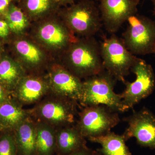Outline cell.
Listing matches in <instances>:
<instances>
[{
  "label": "cell",
  "mask_w": 155,
  "mask_h": 155,
  "mask_svg": "<svg viewBox=\"0 0 155 155\" xmlns=\"http://www.w3.org/2000/svg\"><path fill=\"white\" fill-rule=\"evenodd\" d=\"M66 69L81 80L105 70L100 44L93 37L76 39L66 49Z\"/></svg>",
  "instance_id": "cell-1"
},
{
  "label": "cell",
  "mask_w": 155,
  "mask_h": 155,
  "mask_svg": "<svg viewBox=\"0 0 155 155\" xmlns=\"http://www.w3.org/2000/svg\"><path fill=\"white\" fill-rule=\"evenodd\" d=\"M79 107L76 101L49 93L28 110L34 121L44 122L56 129L75 124Z\"/></svg>",
  "instance_id": "cell-2"
},
{
  "label": "cell",
  "mask_w": 155,
  "mask_h": 155,
  "mask_svg": "<svg viewBox=\"0 0 155 155\" xmlns=\"http://www.w3.org/2000/svg\"><path fill=\"white\" fill-rule=\"evenodd\" d=\"M117 80L105 69L103 72L84 79L79 101L81 107L104 105L118 112H125L120 94L114 91Z\"/></svg>",
  "instance_id": "cell-3"
},
{
  "label": "cell",
  "mask_w": 155,
  "mask_h": 155,
  "mask_svg": "<svg viewBox=\"0 0 155 155\" xmlns=\"http://www.w3.org/2000/svg\"><path fill=\"white\" fill-rule=\"evenodd\" d=\"M59 13L72 33L84 37H93L102 25L99 9L93 0H80Z\"/></svg>",
  "instance_id": "cell-4"
},
{
  "label": "cell",
  "mask_w": 155,
  "mask_h": 155,
  "mask_svg": "<svg viewBox=\"0 0 155 155\" xmlns=\"http://www.w3.org/2000/svg\"><path fill=\"white\" fill-rule=\"evenodd\" d=\"M100 49L105 69L116 80L125 83V77L140 58L128 51L122 39L114 34L104 39L100 44Z\"/></svg>",
  "instance_id": "cell-5"
},
{
  "label": "cell",
  "mask_w": 155,
  "mask_h": 155,
  "mask_svg": "<svg viewBox=\"0 0 155 155\" xmlns=\"http://www.w3.org/2000/svg\"><path fill=\"white\" fill-rule=\"evenodd\" d=\"M118 113L104 105L81 107L75 125L87 140L104 135L119 124Z\"/></svg>",
  "instance_id": "cell-6"
},
{
  "label": "cell",
  "mask_w": 155,
  "mask_h": 155,
  "mask_svg": "<svg viewBox=\"0 0 155 155\" xmlns=\"http://www.w3.org/2000/svg\"><path fill=\"white\" fill-rule=\"evenodd\" d=\"M127 21L122 39L128 51L135 56L155 54V21L137 14Z\"/></svg>",
  "instance_id": "cell-7"
},
{
  "label": "cell",
  "mask_w": 155,
  "mask_h": 155,
  "mask_svg": "<svg viewBox=\"0 0 155 155\" xmlns=\"http://www.w3.org/2000/svg\"><path fill=\"white\" fill-rule=\"evenodd\" d=\"M130 71L136 75L133 82L126 81L125 89L120 94L123 104L127 110L153 93L155 87V75L151 65L140 59Z\"/></svg>",
  "instance_id": "cell-8"
},
{
  "label": "cell",
  "mask_w": 155,
  "mask_h": 155,
  "mask_svg": "<svg viewBox=\"0 0 155 155\" xmlns=\"http://www.w3.org/2000/svg\"><path fill=\"white\" fill-rule=\"evenodd\" d=\"M128 124L123 135L127 141L134 137L140 146L155 150V116L143 108L124 119Z\"/></svg>",
  "instance_id": "cell-9"
},
{
  "label": "cell",
  "mask_w": 155,
  "mask_h": 155,
  "mask_svg": "<svg viewBox=\"0 0 155 155\" xmlns=\"http://www.w3.org/2000/svg\"><path fill=\"white\" fill-rule=\"evenodd\" d=\"M140 0H100L102 24L109 33L117 32L127 19L137 14Z\"/></svg>",
  "instance_id": "cell-10"
},
{
  "label": "cell",
  "mask_w": 155,
  "mask_h": 155,
  "mask_svg": "<svg viewBox=\"0 0 155 155\" xmlns=\"http://www.w3.org/2000/svg\"><path fill=\"white\" fill-rule=\"evenodd\" d=\"M47 77L49 85V93L79 102L83 86L80 79L61 66L51 68Z\"/></svg>",
  "instance_id": "cell-11"
},
{
  "label": "cell",
  "mask_w": 155,
  "mask_h": 155,
  "mask_svg": "<svg viewBox=\"0 0 155 155\" xmlns=\"http://www.w3.org/2000/svg\"><path fill=\"white\" fill-rule=\"evenodd\" d=\"M47 75L30 74L24 76L17 84L12 96L23 105L35 104L49 93Z\"/></svg>",
  "instance_id": "cell-12"
},
{
  "label": "cell",
  "mask_w": 155,
  "mask_h": 155,
  "mask_svg": "<svg viewBox=\"0 0 155 155\" xmlns=\"http://www.w3.org/2000/svg\"><path fill=\"white\" fill-rule=\"evenodd\" d=\"M40 26L38 37L43 44L48 47L67 49L76 38L66 24L50 20Z\"/></svg>",
  "instance_id": "cell-13"
},
{
  "label": "cell",
  "mask_w": 155,
  "mask_h": 155,
  "mask_svg": "<svg viewBox=\"0 0 155 155\" xmlns=\"http://www.w3.org/2000/svg\"><path fill=\"white\" fill-rule=\"evenodd\" d=\"M56 155H67L87 146L86 139L75 124L56 129Z\"/></svg>",
  "instance_id": "cell-14"
},
{
  "label": "cell",
  "mask_w": 155,
  "mask_h": 155,
  "mask_svg": "<svg viewBox=\"0 0 155 155\" xmlns=\"http://www.w3.org/2000/svg\"><path fill=\"white\" fill-rule=\"evenodd\" d=\"M23 106L13 96L0 104V126L3 130H14L31 117L28 110Z\"/></svg>",
  "instance_id": "cell-15"
},
{
  "label": "cell",
  "mask_w": 155,
  "mask_h": 155,
  "mask_svg": "<svg viewBox=\"0 0 155 155\" xmlns=\"http://www.w3.org/2000/svg\"><path fill=\"white\" fill-rule=\"evenodd\" d=\"M18 155H37L35 122L31 117L14 130Z\"/></svg>",
  "instance_id": "cell-16"
},
{
  "label": "cell",
  "mask_w": 155,
  "mask_h": 155,
  "mask_svg": "<svg viewBox=\"0 0 155 155\" xmlns=\"http://www.w3.org/2000/svg\"><path fill=\"white\" fill-rule=\"evenodd\" d=\"M17 53L22 58L25 71L31 72V74H37L36 72L41 69L43 62V54L39 48L30 41L21 40L15 44Z\"/></svg>",
  "instance_id": "cell-17"
},
{
  "label": "cell",
  "mask_w": 155,
  "mask_h": 155,
  "mask_svg": "<svg viewBox=\"0 0 155 155\" xmlns=\"http://www.w3.org/2000/svg\"><path fill=\"white\" fill-rule=\"evenodd\" d=\"M88 140L101 145V148L97 150L102 155H131L123 134L119 135L110 131L104 135L92 137Z\"/></svg>",
  "instance_id": "cell-18"
},
{
  "label": "cell",
  "mask_w": 155,
  "mask_h": 155,
  "mask_svg": "<svg viewBox=\"0 0 155 155\" xmlns=\"http://www.w3.org/2000/svg\"><path fill=\"white\" fill-rule=\"evenodd\" d=\"M26 75L22 65L11 59L5 58L0 61V84L11 93Z\"/></svg>",
  "instance_id": "cell-19"
},
{
  "label": "cell",
  "mask_w": 155,
  "mask_h": 155,
  "mask_svg": "<svg viewBox=\"0 0 155 155\" xmlns=\"http://www.w3.org/2000/svg\"><path fill=\"white\" fill-rule=\"evenodd\" d=\"M35 122L36 155L56 154V129L54 127L44 122L38 121Z\"/></svg>",
  "instance_id": "cell-20"
},
{
  "label": "cell",
  "mask_w": 155,
  "mask_h": 155,
  "mask_svg": "<svg viewBox=\"0 0 155 155\" xmlns=\"http://www.w3.org/2000/svg\"><path fill=\"white\" fill-rule=\"evenodd\" d=\"M21 8L28 18L38 19L53 14L59 10L56 0H21Z\"/></svg>",
  "instance_id": "cell-21"
},
{
  "label": "cell",
  "mask_w": 155,
  "mask_h": 155,
  "mask_svg": "<svg viewBox=\"0 0 155 155\" xmlns=\"http://www.w3.org/2000/svg\"><path fill=\"white\" fill-rule=\"evenodd\" d=\"M9 28L15 33H20L27 27L28 17L19 7L11 4L5 14Z\"/></svg>",
  "instance_id": "cell-22"
},
{
  "label": "cell",
  "mask_w": 155,
  "mask_h": 155,
  "mask_svg": "<svg viewBox=\"0 0 155 155\" xmlns=\"http://www.w3.org/2000/svg\"><path fill=\"white\" fill-rule=\"evenodd\" d=\"M0 155H18L14 130H3L0 133Z\"/></svg>",
  "instance_id": "cell-23"
},
{
  "label": "cell",
  "mask_w": 155,
  "mask_h": 155,
  "mask_svg": "<svg viewBox=\"0 0 155 155\" xmlns=\"http://www.w3.org/2000/svg\"><path fill=\"white\" fill-rule=\"evenodd\" d=\"M12 96V94L0 84V104L5 102Z\"/></svg>",
  "instance_id": "cell-24"
},
{
  "label": "cell",
  "mask_w": 155,
  "mask_h": 155,
  "mask_svg": "<svg viewBox=\"0 0 155 155\" xmlns=\"http://www.w3.org/2000/svg\"><path fill=\"white\" fill-rule=\"evenodd\" d=\"M9 27L6 21L0 20V37L5 38L9 33Z\"/></svg>",
  "instance_id": "cell-25"
},
{
  "label": "cell",
  "mask_w": 155,
  "mask_h": 155,
  "mask_svg": "<svg viewBox=\"0 0 155 155\" xmlns=\"http://www.w3.org/2000/svg\"><path fill=\"white\" fill-rule=\"evenodd\" d=\"M94 150L85 146L67 155H92Z\"/></svg>",
  "instance_id": "cell-26"
},
{
  "label": "cell",
  "mask_w": 155,
  "mask_h": 155,
  "mask_svg": "<svg viewBox=\"0 0 155 155\" xmlns=\"http://www.w3.org/2000/svg\"><path fill=\"white\" fill-rule=\"evenodd\" d=\"M14 0H0V13L5 12Z\"/></svg>",
  "instance_id": "cell-27"
},
{
  "label": "cell",
  "mask_w": 155,
  "mask_h": 155,
  "mask_svg": "<svg viewBox=\"0 0 155 155\" xmlns=\"http://www.w3.org/2000/svg\"><path fill=\"white\" fill-rule=\"evenodd\" d=\"M59 3L60 5H63L67 6V5H71L75 3V0H56Z\"/></svg>",
  "instance_id": "cell-28"
},
{
  "label": "cell",
  "mask_w": 155,
  "mask_h": 155,
  "mask_svg": "<svg viewBox=\"0 0 155 155\" xmlns=\"http://www.w3.org/2000/svg\"><path fill=\"white\" fill-rule=\"evenodd\" d=\"M92 155H102L101 153L98 151L97 150H94Z\"/></svg>",
  "instance_id": "cell-29"
},
{
  "label": "cell",
  "mask_w": 155,
  "mask_h": 155,
  "mask_svg": "<svg viewBox=\"0 0 155 155\" xmlns=\"http://www.w3.org/2000/svg\"><path fill=\"white\" fill-rule=\"evenodd\" d=\"M154 6V14L155 15V0H151Z\"/></svg>",
  "instance_id": "cell-30"
},
{
  "label": "cell",
  "mask_w": 155,
  "mask_h": 155,
  "mask_svg": "<svg viewBox=\"0 0 155 155\" xmlns=\"http://www.w3.org/2000/svg\"><path fill=\"white\" fill-rule=\"evenodd\" d=\"M3 130L2 128V127H1V126H0V133H1V132H2Z\"/></svg>",
  "instance_id": "cell-31"
}]
</instances>
